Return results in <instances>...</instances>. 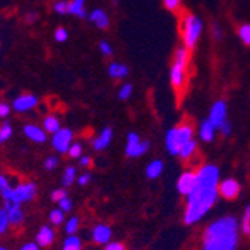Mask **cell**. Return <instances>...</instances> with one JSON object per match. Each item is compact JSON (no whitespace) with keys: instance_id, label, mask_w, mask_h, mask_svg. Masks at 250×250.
I'll return each mask as SVG.
<instances>
[{"instance_id":"cell-1","label":"cell","mask_w":250,"mask_h":250,"mask_svg":"<svg viewBox=\"0 0 250 250\" xmlns=\"http://www.w3.org/2000/svg\"><path fill=\"white\" fill-rule=\"evenodd\" d=\"M220 171L216 165L206 164L196 169V185L186 196L183 222L188 226L199 223L206 217L219 198Z\"/></svg>"},{"instance_id":"cell-2","label":"cell","mask_w":250,"mask_h":250,"mask_svg":"<svg viewBox=\"0 0 250 250\" xmlns=\"http://www.w3.org/2000/svg\"><path fill=\"white\" fill-rule=\"evenodd\" d=\"M240 223L235 216H222L207 225L201 238V250H237Z\"/></svg>"},{"instance_id":"cell-3","label":"cell","mask_w":250,"mask_h":250,"mask_svg":"<svg viewBox=\"0 0 250 250\" xmlns=\"http://www.w3.org/2000/svg\"><path fill=\"white\" fill-rule=\"evenodd\" d=\"M190 50L186 47H178L174 53L171 64V85L177 98H183L188 92L190 80Z\"/></svg>"},{"instance_id":"cell-4","label":"cell","mask_w":250,"mask_h":250,"mask_svg":"<svg viewBox=\"0 0 250 250\" xmlns=\"http://www.w3.org/2000/svg\"><path fill=\"white\" fill-rule=\"evenodd\" d=\"M193 123L189 120H183L180 125L174 126L172 129H169V132L165 136V146L167 150L172 154V156H178L181 146H185L188 141L193 140Z\"/></svg>"},{"instance_id":"cell-5","label":"cell","mask_w":250,"mask_h":250,"mask_svg":"<svg viewBox=\"0 0 250 250\" xmlns=\"http://www.w3.org/2000/svg\"><path fill=\"white\" fill-rule=\"evenodd\" d=\"M201 32H202V21L196 15L190 12L180 14V33L181 38H183L186 48H189L190 51L195 50Z\"/></svg>"},{"instance_id":"cell-6","label":"cell","mask_w":250,"mask_h":250,"mask_svg":"<svg viewBox=\"0 0 250 250\" xmlns=\"http://www.w3.org/2000/svg\"><path fill=\"white\" fill-rule=\"evenodd\" d=\"M38 193V186L33 181H24V183H20L17 186H12V189L2 195L5 202H17V204H24L30 202L35 199Z\"/></svg>"},{"instance_id":"cell-7","label":"cell","mask_w":250,"mask_h":250,"mask_svg":"<svg viewBox=\"0 0 250 250\" xmlns=\"http://www.w3.org/2000/svg\"><path fill=\"white\" fill-rule=\"evenodd\" d=\"M148 150H150V143L148 141H143L140 138V135L135 133V132L127 133L126 147H125V153H126L127 157L136 159V157L146 154Z\"/></svg>"},{"instance_id":"cell-8","label":"cell","mask_w":250,"mask_h":250,"mask_svg":"<svg viewBox=\"0 0 250 250\" xmlns=\"http://www.w3.org/2000/svg\"><path fill=\"white\" fill-rule=\"evenodd\" d=\"M241 193V185L235 178H225L219 183V196L226 201H234Z\"/></svg>"},{"instance_id":"cell-9","label":"cell","mask_w":250,"mask_h":250,"mask_svg":"<svg viewBox=\"0 0 250 250\" xmlns=\"http://www.w3.org/2000/svg\"><path fill=\"white\" fill-rule=\"evenodd\" d=\"M72 138H74V133L71 129H60L56 133H53V138H51V144L53 148L59 153H67L69 147L72 146Z\"/></svg>"},{"instance_id":"cell-10","label":"cell","mask_w":250,"mask_h":250,"mask_svg":"<svg viewBox=\"0 0 250 250\" xmlns=\"http://www.w3.org/2000/svg\"><path fill=\"white\" fill-rule=\"evenodd\" d=\"M195 185H196V171L188 169V171H185V172H181V174H180V177H178V180H177L175 188H177V190H178L180 195H183V196L186 198V196L193 190Z\"/></svg>"},{"instance_id":"cell-11","label":"cell","mask_w":250,"mask_h":250,"mask_svg":"<svg viewBox=\"0 0 250 250\" xmlns=\"http://www.w3.org/2000/svg\"><path fill=\"white\" fill-rule=\"evenodd\" d=\"M226 116H228V106L223 101H217L214 102V105L211 106V111H210V116H208V120L213 123V126L216 129H220L223 123H226Z\"/></svg>"},{"instance_id":"cell-12","label":"cell","mask_w":250,"mask_h":250,"mask_svg":"<svg viewBox=\"0 0 250 250\" xmlns=\"http://www.w3.org/2000/svg\"><path fill=\"white\" fill-rule=\"evenodd\" d=\"M112 238V229L106 223H98L92 229V241L99 246H106Z\"/></svg>"},{"instance_id":"cell-13","label":"cell","mask_w":250,"mask_h":250,"mask_svg":"<svg viewBox=\"0 0 250 250\" xmlns=\"http://www.w3.org/2000/svg\"><path fill=\"white\" fill-rule=\"evenodd\" d=\"M56 240V232L54 229L51 228L50 225H42L38 234H36V243L41 246V247H50Z\"/></svg>"},{"instance_id":"cell-14","label":"cell","mask_w":250,"mask_h":250,"mask_svg":"<svg viewBox=\"0 0 250 250\" xmlns=\"http://www.w3.org/2000/svg\"><path fill=\"white\" fill-rule=\"evenodd\" d=\"M5 208L8 210L9 220L12 226H20L24 222V210L21 208V204L17 202H5Z\"/></svg>"},{"instance_id":"cell-15","label":"cell","mask_w":250,"mask_h":250,"mask_svg":"<svg viewBox=\"0 0 250 250\" xmlns=\"http://www.w3.org/2000/svg\"><path fill=\"white\" fill-rule=\"evenodd\" d=\"M36 105H38V98L33 96V95H21V96H18V98L14 101V104H12L14 109L18 111V112L29 111V109L35 108Z\"/></svg>"},{"instance_id":"cell-16","label":"cell","mask_w":250,"mask_h":250,"mask_svg":"<svg viewBox=\"0 0 250 250\" xmlns=\"http://www.w3.org/2000/svg\"><path fill=\"white\" fill-rule=\"evenodd\" d=\"M24 135L33 143L42 144L47 141V133H45V129L36 126V125H26L24 126Z\"/></svg>"},{"instance_id":"cell-17","label":"cell","mask_w":250,"mask_h":250,"mask_svg":"<svg viewBox=\"0 0 250 250\" xmlns=\"http://www.w3.org/2000/svg\"><path fill=\"white\" fill-rule=\"evenodd\" d=\"M111 141H112V129L111 127H105L101 133H99V136L98 138H95L93 140V148L96 150V151H102V150H105L109 144H111Z\"/></svg>"},{"instance_id":"cell-18","label":"cell","mask_w":250,"mask_h":250,"mask_svg":"<svg viewBox=\"0 0 250 250\" xmlns=\"http://www.w3.org/2000/svg\"><path fill=\"white\" fill-rule=\"evenodd\" d=\"M196 153H198V143L195 140H190L185 146H181L180 153H178V157L183 162H190L192 159L196 156Z\"/></svg>"},{"instance_id":"cell-19","label":"cell","mask_w":250,"mask_h":250,"mask_svg":"<svg viewBox=\"0 0 250 250\" xmlns=\"http://www.w3.org/2000/svg\"><path fill=\"white\" fill-rule=\"evenodd\" d=\"M216 127L213 126V123L207 119L204 120L199 126V138L204 141V143H211L214 140V135H216Z\"/></svg>"},{"instance_id":"cell-20","label":"cell","mask_w":250,"mask_h":250,"mask_svg":"<svg viewBox=\"0 0 250 250\" xmlns=\"http://www.w3.org/2000/svg\"><path fill=\"white\" fill-rule=\"evenodd\" d=\"M164 162L161 161V159H154V161H151L148 165H147V168H146V175H147V178H150V180H157L159 177L162 175V172H164Z\"/></svg>"},{"instance_id":"cell-21","label":"cell","mask_w":250,"mask_h":250,"mask_svg":"<svg viewBox=\"0 0 250 250\" xmlns=\"http://www.w3.org/2000/svg\"><path fill=\"white\" fill-rule=\"evenodd\" d=\"M90 21L95 22L99 29H108V26H109V18L102 9H96L90 14Z\"/></svg>"},{"instance_id":"cell-22","label":"cell","mask_w":250,"mask_h":250,"mask_svg":"<svg viewBox=\"0 0 250 250\" xmlns=\"http://www.w3.org/2000/svg\"><path fill=\"white\" fill-rule=\"evenodd\" d=\"M108 72H109L111 78L120 80V78H125L129 74V69H127V66H125L122 63H111L109 67H108Z\"/></svg>"},{"instance_id":"cell-23","label":"cell","mask_w":250,"mask_h":250,"mask_svg":"<svg viewBox=\"0 0 250 250\" xmlns=\"http://www.w3.org/2000/svg\"><path fill=\"white\" fill-rule=\"evenodd\" d=\"M78 175H77V168L75 167H67L64 171H63V175H62V185L63 188H69L72 186L75 181H77Z\"/></svg>"},{"instance_id":"cell-24","label":"cell","mask_w":250,"mask_h":250,"mask_svg":"<svg viewBox=\"0 0 250 250\" xmlns=\"http://www.w3.org/2000/svg\"><path fill=\"white\" fill-rule=\"evenodd\" d=\"M81 249H83L81 238L75 234L67 235L66 240L63 241V246H62V250H81Z\"/></svg>"},{"instance_id":"cell-25","label":"cell","mask_w":250,"mask_h":250,"mask_svg":"<svg viewBox=\"0 0 250 250\" xmlns=\"http://www.w3.org/2000/svg\"><path fill=\"white\" fill-rule=\"evenodd\" d=\"M240 231L243 235L250 237V206H247L240 219Z\"/></svg>"},{"instance_id":"cell-26","label":"cell","mask_w":250,"mask_h":250,"mask_svg":"<svg viewBox=\"0 0 250 250\" xmlns=\"http://www.w3.org/2000/svg\"><path fill=\"white\" fill-rule=\"evenodd\" d=\"M43 129L45 132H50V133H56L57 130H60V120L56 116H47L43 119Z\"/></svg>"},{"instance_id":"cell-27","label":"cell","mask_w":250,"mask_h":250,"mask_svg":"<svg viewBox=\"0 0 250 250\" xmlns=\"http://www.w3.org/2000/svg\"><path fill=\"white\" fill-rule=\"evenodd\" d=\"M11 226V220H9V214L8 210L5 207L0 208V235H5Z\"/></svg>"},{"instance_id":"cell-28","label":"cell","mask_w":250,"mask_h":250,"mask_svg":"<svg viewBox=\"0 0 250 250\" xmlns=\"http://www.w3.org/2000/svg\"><path fill=\"white\" fill-rule=\"evenodd\" d=\"M69 14H74L80 18L85 17V9H84V0H74L69 3Z\"/></svg>"},{"instance_id":"cell-29","label":"cell","mask_w":250,"mask_h":250,"mask_svg":"<svg viewBox=\"0 0 250 250\" xmlns=\"http://www.w3.org/2000/svg\"><path fill=\"white\" fill-rule=\"evenodd\" d=\"M64 211L63 210H60L59 207L57 208H54V210H51L50 211V214H48V219H50V223L51 225H54V226H59V225H62L63 222H64Z\"/></svg>"},{"instance_id":"cell-30","label":"cell","mask_w":250,"mask_h":250,"mask_svg":"<svg viewBox=\"0 0 250 250\" xmlns=\"http://www.w3.org/2000/svg\"><path fill=\"white\" fill-rule=\"evenodd\" d=\"M78 228H80V217L72 216L71 219H67V222H66V225H64V231H66L67 235L75 234V232L78 231Z\"/></svg>"},{"instance_id":"cell-31","label":"cell","mask_w":250,"mask_h":250,"mask_svg":"<svg viewBox=\"0 0 250 250\" xmlns=\"http://www.w3.org/2000/svg\"><path fill=\"white\" fill-rule=\"evenodd\" d=\"M241 42L246 45V47H250V24H241L237 30Z\"/></svg>"},{"instance_id":"cell-32","label":"cell","mask_w":250,"mask_h":250,"mask_svg":"<svg viewBox=\"0 0 250 250\" xmlns=\"http://www.w3.org/2000/svg\"><path fill=\"white\" fill-rule=\"evenodd\" d=\"M12 135V126L8 122H3L2 126H0V144L6 143Z\"/></svg>"},{"instance_id":"cell-33","label":"cell","mask_w":250,"mask_h":250,"mask_svg":"<svg viewBox=\"0 0 250 250\" xmlns=\"http://www.w3.org/2000/svg\"><path fill=\"white\" fill-rule=\"evenodd\" d=\"M57 207H59L60 210H63L64 213H69V211L72 210V207H74L72 199H71L69 196H64V198H62V199L57 202Z\"/></svg>"},{"instance_id":"cell-34","label":"cell","mask_w":250,"mask_h":250,"mask_svg":"<svg viewBox=\"0 0 250 250\" xmlns=\"http://www.w3.org/2000/svg\"><path fill=\"white\" fill-rule=\"evenodd\" d=\"M67 154H69V157L72 159H80L83 156V146L80 143H74L69 150H67Z\"/></svg>"},{"instance_id":"cell-35","label":"cell","mask_w":250,"mask_h":250,"mask_svg":"<svg viewBox=\"0 0 250 250\" xmlns=\"http://www.w3.org/2000/svg\"><path fill=\"white\" fill-rule=\"evenodd\" d=\"M57 165H59V159H57L56 156H50V157H47V159H45V162H43V168L47 169V171H53V169H56V168H57Z\"/></svg>"},{"instance_id":"cell-36","label":"cell","mask_w":250,"mask_h":250,"mask_svg":"<svg viewBox=\"0 0 250 250\" xmlns=\"http://www.w3.org/2000/svg\"><path fill=\"white\" fill-rule=\"evenodd\" d=\"M164 5L171 12H177L181 8V0H164Z\"/></svg>"},{"instance_id":"cell-37","label":"cell","mask_w":250,"mask_h":250,"mask_svg":"<svg viewBox=\"0 0 250 250\" xmlns=\"http://www.w3.org/2000/svg\"><path fill=\"white\" fill-rule=\"evenodd\" d=\"M104 250H127V249L122 241H109L106 246H104Z\"/></svg>"},{"instance_id":"cell-38","label":"cell","mask_w":250,"mask_h":250,"mask_svg":"<svg viewBox=\"0 0 250 250\" xmlns=\"http://www.w3.org/2000/svg\"><path fill=\"white\" fill-rule=\"evenodd\" d=\"M132 90H133V88H132V85H130V84H125V85L120 88L119 98H120V99H123V101H125V99H129V98H130V95H132Z\"/></svg>"},{"instance_id":"cell-39","label":"cell","mask_w":250,"mask_h":250,"mask_svg":"<svg viewBox=\"0 0 250 250\" xmlns=\"http://www.w3.org/2000/svg\"><path fill=\"white\" fill-rule=\"evenodd\" d=\"M54 11L56 12H59V14H69V3L67 2H57L56 5H54Z\"/></svg>"},{"instance_id":"cell-40","label":"cell","mask_w":250,"mask_h":250,"mask_svg":"<svg viewBox=\"0 0 250 250\" xmlns=\"http://www.w3.org/2000/svg\"><path fill=\"white\" fill-rule=\"evenodd\" d=\"M90 180H92V174H90V172H83L81 175H78L77 183L80 186H87L90 183Z\"/></svg>"},{"instance_id":"cell-41","label":"cell","mask_w":250,"mask_h":250,"mask_svg":"<svg viewBox=\"0 0 250 250\" xmlns=\"http://www.w3.org/2000/svg\"><path fill=\"white\" fill-rule=\"evenodd\" d=\"M64 196H67V192L64 190V189H56V190H53V193H51V199L57 204L62 198H64Z\"/></svg>"},{"instance_id":"cell-42","label":"cell","mask_w":250,"mask_h":250,"mask_svg":"<svg viewBox=\"0 0 250 250\" xmlns=\"http://www.w3.org/2000/svg\"><path fill=\"white\" fill-rule=\"evenodd\" d=\"M54 36H56V41H57V42H64V41L67 39V32H66V29L59 27V29L56 30Z\"/></svg>"},{"instance_id":"cell-43","label":"cell","mask_w":250,"mask_h":250,"mask_svg":"<svg viewBox=\"0 0 250 250\" xmlns=\"http://www.w3.org/2000/svg\"><path fill=\"white\" fill-rule=\"evenodd\" d=\"M92 164H93V161H92V157L90 156H81L80 157V167H83V168H90L92 167Z\"/></svg>"},{"instance_id":"cell-44","label":"cell","mask_w":250,"mask_h":250,"mask_svg":"<svg viewBox=\"0 0 250 250\" xmlns=\"http://www.w3.org/2000/svg\"><path fill=\"white\" fill-rule=\"evenodd\" d=\"M99 48H101V51L105 54V56H112V50H111V45L108 43V42H105V41H102L101 43H99Z\"/></svg>"},{"instance_id":"cell-45","label":"cell","mask_w":250,"mask_h":250,"mask_svg":"<svg viewBox=\"0 0 250 250\" xmlns=\"http://www.w3.org/2000/svg\"><path fill=\"white\" fill-rule=\"evenodd\" d=\"M9 111H11V108H9V105H8V104H5V102H0V119H5V117H8Z\"/></svg>"},{"instance_id":"cell-46","label":"cell","mask_w":250,"mask_h":250,"mask_svg":"<svg viewBox=\"0 0 250 250\" xmlns=\"http://www.w3.org/2000/svg\"><path fill=\"white\" fill-rule=\"evenodd\" d=\"M39 249H41V246L36 241H30V243L22 244L20 250H39Z\"/></svg>"},{"instance_id":"cell-47","label":"cell","mask_w":250,"mask_h":250,"mask_svg":"<svg viewBox=\"0 0 250 250\" xmlns=\"http://www.w3.org/2000/svg\"><path fill=\"white\" fill-rule=\"evenodd\" d=\"M231 129H232V127H231V123H229V122H226V123L222 125V127H220L219 130H220V133H222L223 136H229V135H231Z\"/></svg>"},{"instance_id":"cell-48","label":"cell","mask_w":250,"mask_h":250,"mask_svg":"<svg viewBox=\"0 0 250 250\" xmlns=\"http://www.w3.org/2000/svg\"><path fill=\"white\" fill-rule=\"evenodd\" d=\"M213 35L216 36V39H220V38H222V32H220V29H219L217 24L213 26Z\"/></svg>"},{"instance_id":"cell-49","label":"cell","mask_w":250,"mask_h":250,"mask_svg":"<svg viewBox=\"0 0 250 250\" xmlns=\"http://www.w3.org/2000/svg\"><path fill=\"white\" fill-rule=\"evenodd\" d=\"M36 18H38V15H36V14H27L26 21H27V22H33V21H36Z\"/></svg>"},{"instance_id":"cell-50","label":"cell","mask_w":250,"mask_h":250,"mask_svg":"<svg viewBox=\"0 0 250 250\" xmlns=\"http://www.w3.org/2000/svg\"><path fill=\"white\" fill-rule=\"evenodd\" d=\"M0 250H8V249L5 246H0Z\"/></svg>"}]
</instances>
